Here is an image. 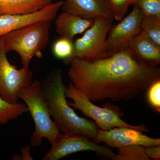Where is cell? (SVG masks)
Returning <instances> with one entry per match:
<instances>
[{
  "mask_svg": "<svg viewBox=\"0 0 160 160\" xmlns=\"http://www.w3.org/2000/svg\"><path fill=\"white\" fill-rule=\"evenodd\" d=\"M143 16L160 19V0H135Z\"/></svg>",
  "mask_w": 160,
  "mask_h": 160,
  "instance_id": "ffe728a7",
  "label": "cell"
},
{
  "mask_svg": "<svg viewBox=\"0 0 160 160\" xmlns=\"http://www.w3.org/2000/svg\"><path fill=\"white\" fill-rule=\"evenodd\" d=\"M28 112L26 105L18 103L12 104L0 97V125L9 122Z\"/></svg>",
  "mask_w": 160,
  "mask_h": 160,
  "instance_id": "2e32d148",
  "label": "cell"
},
{
  "mask_svg": "<svg viewBox=\"0 0 160 160\" xmlns=\"http://www.w3.org/2000/svg\"><path fill=\"white\" fill-rule=\"evenodd\" d=\"M3 36L0 37V97L8 102L18 103V94L22 88L31 85L32 74L29 68L18 69L7 58Z\"/></svg>",
  "mask_w": 160,
  "mask_h": 160,
  "instance_id": "8992f818",
  "label": "cell"
},
{
  "mask_svg": "<svg viewBox=\"0 0 160 160\" xmlns=\"http://www.w3.org/2000/svg\"><path fill=\"white\" fill-rule=\"evenodd\" d=\"M146 155L149 158L159 159L160 147L159 146H149L145 148Z\"/></svg>",
  "mask_w": 160,
  "mask_h": 160,
  "instance_id": "603a6c76",
  "label": "cell"
},
{
  "mask_svg": "<svg viewBox=\"0 0 160 160\" xmlns=\"http://www.w3.org/2000/svg\"><path fill=\"white\" fill-rule=\"evenodd\" d=\"M143 14L134 4L131 12L118 24L112 26L106 39L107 55L116 52L129 48L132 40L139 33Z\"/></svg>",
  "mask_w": 160,
  "mask_h": 160,
  "instance_id": "9c48e42d",
  "label": "cell"
},
{
  "mask_svg": "<svg viewBox=\"0 0 160 160\" xmlns=\"http://www.w3.org/2000/svg\"><path fill=\"white\" fill-rule=\"evenodd\" d=\"M72 83L92 102L129 101L160 80V69L143 62L129 48L93 60L73 58Z\"/></svg>",
  "mask_w": 160,
  "mask_h": 160,
  "instance_id": "6da1fadb",
  "label": "cell"
},
{
  "mask_svg": "<svg viewBox=\"0 0 160 160\" xmlns=\"http://www.w3.org/2000/svg\"><path fill=\"white\" fill-rule=\"evenodd\" d=\"M53 0H0V15H23L38 11Z\"/></svg>",
  "mask_w": 160,
  "mask_h": 160,
  "instance_id": "9a60e30c",
  "label": "cell"
},
{
  "mask_svg": "<svg viewBox=\"0 0 160 160\" xmlns=\"http://www.w3.org/2000/svg\"><path fill=\"white\" fill-rule=\"evenodd\" d=\"M88 151L112 160L116 156L111 149L98 145L88 138L61 133L52 144L50 150L43 156L42 160H58L72 153Z\"/></svg>",
  "mask_w": 160,
  "mask_h": 160,
  "instance_id": "ba28073f",
  "label": "cell"
},
{
  "mask_svg": "<svg viewBox=\"0 0 160 160\" xmlns=\"http://www.w3.org/2000/svg\"><path fill=\"white\" fill-rule=\"evenodd\" d=\"M145 147L141 146H130L119 148L114 160H149Z\"/></svg>",
  "mask_w": 160,
  "mask_h": 160,
  "instance_id": "ac0fdd59",
  "label": "cell"
},
{
  "mask_svg": "<svg viewBox=\"0 0 160 160\" xmlns=\"http://www.w3.org/2000/svg\"><path fill=\"white\" fill-rule=\"evenodd\" d=\"M141 31L160 47V19L143 16L140 25Z\"/></svg>",
  "mask_w": 160,
  "mask_h": 160,
  "instance_id": "e0dca14e",
  "label": "cell"
},
{
  "mask_svg": "<svg viewBox=\"0 0 160 160\" xmlns=\"http://www.w3.org/2000/svg\"><path fill=\"white\" fill-rule=\"evenodd\" d=\"M74 44L73 41L61 37L55 42L52 46L54 56L61 59H72L73 56Z\"/></svg>",
  "mask_w": 160,
  "mask_h": 160,
  "instance_id": "d6986e66",
  "label": "cell"
},
{
  "mask_svg": "<svg viewBox=\"0 0 160 160\" xmlns=\"http://www.w3.org/2000/svg\"><path fill=\"white\" fill-rule=\"evenodd\" d=\"M129 48L137 57L145 62L158 66L160 63V47L140 31Z\"/></svg>",
  "mask_w": 160,
  "mask_h": 160,
  "instance_id": "5bb4252c",
  "label": "cell"
},
{
  "mask_svg": "<svg viewBox=\"0 0 160 160\" xmlns=\"http://www.w3.org/2000/svg\"><path fill=\"white\" fill-rule=\"evenodd\" d=\"M147 93L148 102L152 107L160 111V80H157L149 86Z\"/></svg>",
  "mask_w": 160,
  "mask_h": 160,
  "instance_id": "7402d4cb",
  "label": "cell"
},
{
  "mask_svg": "<svg viewBox=\"0 0 160 160\" xmlns=\"http://www.w3.org/2000/svg\"><path fill=\"white\" fill-rule=\"evenodd\" d=\"M93 19L84 18L67 12L57 16L54 19L56 30L61 37L73 41L78 34H82L89 29Z\"/></svg>",
  "mask_w": 160,
  "mask_h": 160,
  "instance_id": "4fadbf2b",
  "label": "cell"
},
{
  "mask_svg": "<svg viewBox=\"0 0 160 160\" xmlns=\"http://www.w3.org/2000/svg\"><path fill=\"white\" fill-rule=\"evenodd\" d=\"M30 146H26L22 149V155L24 160L31 159L32 158L30 155Z\"/></svg>",
  "mask_w": 160,
  "mask_h": 160,
  "instance_id": "cb8c5ba5",
  "label": "cell"
},
{
  "mask_svg": "<svg viewBox=\"0 0 160 160\" xmlns=\"http://www.w3.org/2000/svg\"><path fill=\"white\" fill-rule=\"evenodd\" d=\"M41 84L49 113L60 132L97 142L99 129L95 122L80 117L66 101L62 69H53Z\"/></svg>",
  "mask_w": 160,
  "mask_h": 160,
  "instance_id": "7a4b0ae2",
  "label": "cell"
},
{
  "mask_svg": "<svg viewBox=\"0 0 160 160\" xmlns=\"http://www.w3.org/2000/svg\"><path fill=\"white\" fill-rule=\"evenodd\" d=\"M97 142H102L110 147L119 149L125 146H141L144 147L160 146V140L147 136L142 132L119 127L109 130L99 129Z\"/></svg>",
  "mask_w": 160,
  "mask_h": 160,
  "instance_id": "30bf717a",
  "label": "cell"
},
{
  "mask_svg": "<svg viewBox=\"0 0 160 160\" xmlns=\"http://www.w3.org/2000/svg\"><path fill=\"white\" fill-rule=\"evenodd\" d=\"M113 18L121 21L126 14L128 8L134 4L135 0H109Z\"/></svg>",
  "mask_w": 160,
  "mask_h": 160,
  "instance_id": "44dd1931",
  "label": "cell"
},
{
  "mask_svg": "<svg viewBox=\"0 0 160 160\" xmlns=\"http://www.w3.org/2000/svg\"><path fill=\"white\" fill-rule=\"evenodd\" d=\"M62 4L63 1L52 2L38 11L28 14L0 15V37L32 23L44 20L53 21Z\"/></svg>",
  "mask_w": 160,
  "mask_h": 160,
  "instance_id": "8fae6325",
  "label": "cell"
},
{
  "mask_svg": "<svg viewBox=\"0 0 160 160\" xmlns=\"http://www.w3.org/2000/svg\"><path fill=\"white\" fill-rule=\"evenodd\" d=\"M66 98L72 100V102H68L70 106L78 109L88 117L94 121L99 129L107 130L115 127H124L132 128L142 132H148L149 130L144 125L132 126L123 121L119 115L113 109L106 107H100L94 105L89 98L71 82L65 87Z\"/></svg>",
  "mask_w": 160,
  "mask_h": 160,
  "instance_id": "5b68a950",
  "label": "cell"
},
{
  "mask_svg": "<svg viewBox=\"0 0 160 160\" xmlns=\"http://www.w3.org/2000/svg\"><path fill=\"white\" fill-rule=\"evenodd\" d=\"M112 26V22L105 18L98 17L93 19L91 26L85 31L82 37L73 42L72 58H78L93 60L107 56L106 39Z\"/></svg>",
  "mask_w": 160,
  "mask_h": 160,
  "instance_id": "52a82bcc",
  "label": "cell"
},
{
  "mask_svg": "<svg viewBox=\"0 0 160 160\" xmlns=\"http://www.w3.org/2000/svg\"><path fill=\"white\" fill-rule=\"evenodd\" d=\"M44 20L29 24L3 36L6 52H16L23 67L29 68L32 59L41 58L42 51L49 42L51 22Z\"/></svg>",
  "mask_w": 160,
  "mask_h": 160,
  "instance_id": "3957f363",
  "label": "cell"
},
{
  "mask_svg": "<svg viewBox=\"0 0 160 160\" xmlns=\"http://www.w3.org/2000/svg\"><path fill=\"white\" fill-rule=\"evenodd\" d=\"M61 8L84 18L102 17L111 22L114 19L109 0H64Z\"/></svg>",
  "mask_w": 160,
  "mask_h": 160,
  "instance_id": "7c38bea8",
  "label": "cell"
},
{
  "mask_svg": "<svg viewBox=\"0 0 160 160\" xmlns=\"http://www.w3.org/2000/svg\"><path fill=\"white\" fill-rule=\"evenodd\" d=\"M18 97L24 101L34 122L35 129L30 139V146H40L44 138L52 144L61 132L49 113L41 83L38 80L33 81L20 90Z\"/></svg>",
  "mask_w": 160,
  "mask_h": 160,
  "instance_id": "277c9868",
  "label": "cell"
}]
</instances>
